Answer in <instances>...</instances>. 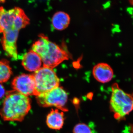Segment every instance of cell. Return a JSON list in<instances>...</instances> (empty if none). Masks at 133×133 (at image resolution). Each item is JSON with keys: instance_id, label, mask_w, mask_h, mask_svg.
<instances>
[{"instance_id": "cell-1", "label": "cell", "mask_w": 133, "mask_h": 133, "mask_svg": "<svg viewBox=\"0 0 133 133\" xmlns=\"http://www.w3.org/2000/svg\"><path fill=\"white\" fill-rule=\"evenodd\" d=\"M30 20L26 15L14 9L0 11V33L3 37L1 43L6 55L17 59V41L19 31L30 24Z\"/></svg>"}, {"instance_id": "cell-2", "label": "cell", "mask_w": 133, "mask_h": 133, "mask_svg": "<svg viewBox=\"0 0 133 133\" xmlns=\"http://www.w3.org/2000/svg\"><path fill=\"white\" fill-rule=\"evenodd\" d=\"M31 108L29 97L14 90L6 93L0 115L5 121L21 122Z\"/></svg>"}, {"instance_id": "cell-3", "label": "cell", "mask_w": 133, "mask_h": 133, "mask_svg": "<svg viewBox=\"0 0 133 133\" xmlns=\"http://www.w3.org/2000/svg\"><path fill=\"white\" fill-rule=\"evenodd\" d=\"M38 37V40L32 45V50L41 58L43 67L53 69L69 59L66 51L50 41L48 37L43 34Z\"/></svg>"}, {"instance_id": "cell-4", "label": "cell", "mask_w": 133, "mask_h": 133, "mask_svg": "<svg viewBox=\"0 0 133 133\" xmlns=\"http://www.w3.org/2000/svg\"><path fill=\"white\" fill-rule=\"evenodd\" d=\"M112 90L110 109L115 118L122 119L132 110V96L122 90L116 83L112 85Z\"/></svg>"}, {"instance_id": "cell-5", "label": "cell", "mask_w": 133, "mask_h": 133, "mask_svg": "<svg viewBox=\"0 0 133 133\" xmlns=\"http://www.w3.org/2000/svg\"><path fill=\"white\" fill-rule=\"evenodd\" d=\"M35 85V95L47 92L59 86V79L53 69L41 67L33 74Z\"/></svg>"}, {"instance_id": "cell-6", "label": "cell", "mask_w": 133, "mask_h": 133, "mask_svg": "<svg viewBox=\"0 0 133 133\" xmlns=\"http://www.w3.org/2000/svg\"><path fill=\"white\" fill-rule=\"evenodd\" d=\"M68 94L63 87L59 86L47 92L36 96L37 101L40 106L43 107H54L62 111H67L66 105Z\"/></svg>"}, {"instance_id": "cell-7", "label": "cell", "mask_w": 133, "mask_h": 133, "mask_svg": "<svg viewBox=\"0 0 133 133\" xmlns=\"http://www.w3.org/2000/svg\"><path fill=\"white\" fill-rule=\"evenodd\" d=\"M14 90L25 96L35 95V85L33 74H23L17 76L12 81Z\"/></svg>"}, {"instance_id": "cell-8", "label": "cell", "mask_w": 133, "mask_h": 133, "mask_svg": "<svg viewBox=\"0 0 133 133\" xmlns=\"http://www.w3.org/2000/svg\"><path fill=\"white\" fill-rule=\"evenodd\" d=\"M92 74L94 78L99 83H108L114 76L113 70L110 65L106 63H99L92 69Z\"/></svg>"}, {"instance_id": "cell-9", "label": "cell", "mask_w": 133, "mask_h": 133, "mask_svg": "<svg viewBox=\"0 0 133 133\" xmlns=\"http://www.w3.org/2000/svg\"><path fill=\"white\" fill-rule=\"evenodd\" d=\"M42 59L39 55L32 50L27 52L23 56L22 64L26 70L35 72L42 66Z\"/></svg>"}, {"instance_id": "cell-10", "label": "cell", "mask_w": 133, "mask_h": 133, "mask_svg": "<svg viewBox=\"0 0 133 133\" xmlns=\"http://www.w3.org/2000/svg\"><path fill=\"white\" fill-rule=\"evenodd\" d=\"M64 121V113L57 109H51L46 118V124L48 127L54 130L61 129L63 126Z\"/></svg>"}, {"instance_id": "cell-11", "label": "cell", "mask_w": 133, "mask_h": 133, "mask_svg": "<svg viewBox=\"0 0 133 133\" xmlns=\"http://www.w3.org/2000/svg\"><path fill=\"white\" fill-rule=\"evenodd\" d=\"M70 22V17L65 12L59 11L53 15L51 19V23L53 28L62 31L69 26Z\"/></svg>"}, {"instance_id": "cell-12", "label": "cell", "mask_w": 133, "mask_h": 133, "mask_svg": "<svg viewBox=\"0 0 133 133\" xmlns=\"http://www.w3.org/2000/svg\"><path fill=\"white\" fill-rule=\"evenodd\" d=\"M12 73L9 62L5 59L0 60V83L7 82L10 78Z\"/></svg>"}, {"instance_id": "cell-13", "label": "cell", "mask_w": 133, "mask_h": 133, "mask_svg": "<svg viewBox=\"0 0 133 133\" xmlns=\"http://www.w3.org/2000/svg\"><path fill=\"white\" fill-rule=\"evenodd\" d=\"M73 133H96L94 124L92 122L85 124L80 123L75 126Z\"/></svg>"}, {"instance_id": "cell-14", "label": "cell", "mask_w": 133, "mask_h": 133, "mask_svg": "<svg viewBox=\"0 0 133 133\" xmlns=\"http://www.w3.org/2000/svg\"><path fill=\"white\" fill-rule=\"evenodd\" d=\"M6 94L5 90L4 87L2 85L0 84V99H1L2 98L5 96Z\"/></svg>"}, {"instance_id": "cell-15", "label": "cell", "mask_w": 133, "mask_h": 133, "mask_svg": "<svg viewBox=\"0 0 133 133\" xmlns=\"http://www.w3.org/2000/svg\"><path fill=\"white\" fill-rule=\"evenodd\" d=\"M5 0H0V4L4 3L5 2Z\"/></svg>"}]
</instances>
